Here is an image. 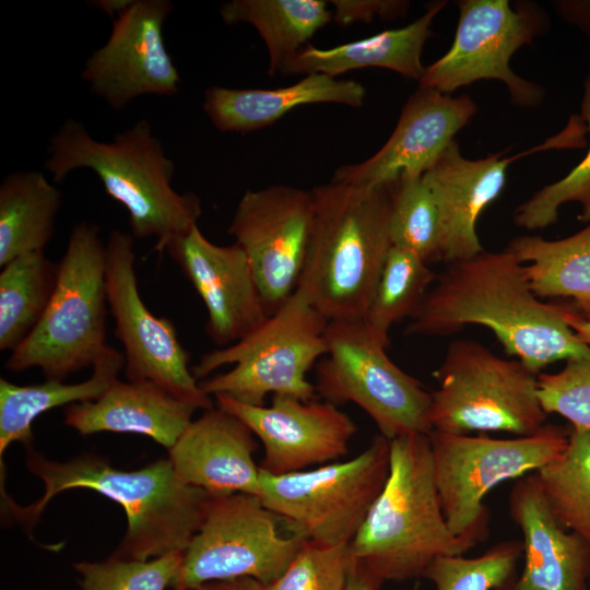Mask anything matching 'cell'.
<instances>
[{
    "label": "cell",
    "mask_w": 590,
    "mask_h": 590,
    "mask_svg": "<svg viewBox=\"0 0 590 590\" xmlns=\"http://www.w3.org/2000/svg\"><path fill=\"white\" fill-rule=\"evenodd\" d=\"M48 153L45 168L55 182L79 168L93 170L105 192L126 209L131 235L156 237L153 249L160 253L201 215L198 196L173 188L174 162L145 119L117 133L111 142H103L69 118L50 138Z\"/></svg>",
    "instance_id": "obj_4"
},
{
    "label": "cell",
    "mask_w": 590,
    "mask_h": 590,
    "mask_svg": "<svg viewBox=\"0 0 590 590\" xmlns=\"http://www.w3.org/2000/svg\"><path fill=\"white\" fill-rule=\"evenodd\" d=\"M107 300L115 320V335L125 353V376L130 381H151L198 409L212 408L189 368L190 355L180 343L174 323L156 317L141 298L134 237L114 229L106 243Z\"/></svg>",
    "instance_id": "obj_14"
},
{
    "label": "cell",
    "mask_w": 590,
    "mask_h": 590,
    "mask_svg": "<svg viewBox=\"0 0 590 590\" xmlns=\"http://www.w3.org/2000/svg\"><path fill=\"white\" fill-rule=\"evenodd\" d=\"M58 264L44 252L20 256L0 273V350L15 351L42 319L54 293Z\"/></svg>",
    "instance_id": "obj_30"
},
{
    "label": "cell",
    "mask_w": 590,
    "mask_h": 590,
    "mask_svg": "<svg viewBox=\"0 0 590 590\" xmlns=\"http://www.w3.org/2000/svg\"><path fill=\"white\" fill-rule=\"evenodd\" d=\"M447 1L428 4L422 16L411 24L387 30L367 38L331 48L308 45L291 56L282 66L283 75L321 73L332 78L350 70L384 68L420 81L425 72L421 57L430 26Z\"/></svg>",
    "instance_id": "obj_25"
},
{
    "label": "cell",
    "mask_w": 590,
    "mask_h": 590,
    "mask_svg": "<svg viewBox=\"0 0 590 590\" xmlns=\"http://www.w3.org/2000/svg\"><path fill=\"white\" fill-rule=\"evenodd\" d=\"M184 552H172L148 560L119 559L80 562L74 569L81 590H166L181 565Z\"/></svg>",
    "instance_id": "obj_36"
},
{
    "label": "cell",
    "mask_w": 590,
    "mask_h": 590,
    "mask_svg": "<svg viewBox=\"0 0 590 590\" xmlns=\"http://www.w3.org/2000/svg\"><path fill=\"white\" fill-rule=\"evenodd\" d=\"M62 194L39 170H17L0 185V267L44 252L55 232Z\"/></svg>",
    "instance_id": "obj_27"
},
{
    "label": "cell",
    "mask_w": 590,
    "mask_h": 590,
    "mask_svg": "<svg viewBox=\"0 0 590 590\" xmlns=\"http://www.w3.org/2000/svg\"><path fill=\"white\" fill-rule=\"evenodd\" d=\"M459 21L449 50L425 68L418 87L444 94L479 80H499L511 102L521 108H536L544 99L540 84L516 74L510 59L523 45L550 27L545 10L532 1L459 0Z\"/></svg>",
    "instance_id": "obj_12"
},
{
    "label": "cell",
    "mask_w": 590,
    "mask_h": 590,
    "mask_svg": "<svg viewBox=\"0 0 590 590\" xmlns=\"http://www.w3.org/2000/svg\"><path fill=\"white\" fill-rule=\"evenodd\" d=\"M191 590H268L267 585L249 577L232 580L213 581L198 586Z\"/></svg>",
    "instance_id": "obj_41"
},
{
    "label": "cell",
    "mask_w": 590,
    "mask_h": 590,
    "mask_svg": "<svg viewBox=\"0 0 590 590\" xmlns=\"http://www.w3.org/2000/svg\"><path fill=\"white\" fill-rule=\"evenodd\" d=\"M509 516L522 533L524 562L505 590H589L590 545L555 518L535 472L516 480Z\"/></svg>",
    "instance_id": "obj_20"
},
{
    "label": "cell",
    "mask_w": 590,
    "mask_h": 590,
    "mask_svg": "<svg viewBox=\"0 0 590 590\" xmlns=\"http://www.w3.org/2000/svg\"><path fill=\"white\" fill-rule=\"evenodd\" d=\"M523 263L538 297H571L577 308L590 306V222L581 231L557 240L519 236L507 247Z\"/></svg>",
    "instance_id": "obj_28"
},
{
    "label": "cell",
    "mask_w": 590,
    "mask_h": 590,
    "mask_svg": "<svg viewBox=\"0 0 590 590\" xmlns=\"http://www.w3.org/2000/svg\"><path fill=\"white\" fill-rule=\"evenodd\" d=\"M477 110L468 95L418 87L404 104L398 123L382 148L369 158L344 165L331 181L376 187L402 175H423Z\"/></svg>",
    "instance_id": "obj_19"
},
{
    "label": "cell",
    "mask_w": 590,
    "mask_h": 590,
    "mask_svg": "<svg viewBox=\"0 0 590 590\" xmlns=\"http://www.w3.org/2000/svg\"><path fill=\"white\" fill-rule=\"evenodd\" d=\"M329 321L303 290L293 295L241 340L204 353L191 370L201 390L250 405L268 394L317 399L306 377L327 354Z\"/></svg>",
    "instance_id": "obj_6"
},
{
    "label": "cell",
    "mask_w": 590,
    "mask_h": 590,
    "mask_svg": "<svg viewBox=\"0 0 590 590\" xmlns=\"http://www.w3.org/2000/svg\"><path fill=\"white\" fill-rule=\"evenodd\" d=\"M447 264L411 316L408 334L442 335L467 324L484 326L535 375L556 361L590 358V346L566 322L564 306L535 296L511 251L483 250Z\"/></svg>",
    "instance_id": "obj_1"
},
{
    "label": "cell",
    "mask_w": 590,
    "mask_h": 590,
    "mask_svg": "<svg viewBox=\"0 0 590 590\" xmlns=\"http://www.w3.org/2000/svg\"><path fill=\"white\" fill-rule=\"evenodd\" d=\"M257 448L253 433L243 421L212 406L192 420L168 449V460L184 483L212 496H260V469L253 459Z\"/></svg>",
    "instance_id": "obj_22"
},
{
    "label": "cell",
    "mask_w": 590,
    "mask_h": 590,
    "mask_svg": "<svg viewBox=\"0 0 590 590\" xmlns=\"http://www.w3.org/2000/svg\"><path fill=\"white\" fill-rule=\"evenodd\" d=\"M504 153L469 160L453 140L423 174L438 210L444 262L465 260L484 250L476 234L477 219L502 193L508 166L528 152L511 157Z\"/></svg>",
    "instance_id": "obj_21"
},
{
    "label": "cell",
    "mask_w": 590,
    "mask_h": 590,
    "mask_svg": "<svg viewBox=\"0 0 590 590\" xmlns=\"http://www.w3.org/2000/svg\"><path fill=\"white\" fill-rule=\"evenodd\" d=\"M172 10L169 0H132L113 20L107 42L85 61L82 79L114 110L142 95L178 93L180 76L164 40Z\"/></svg>",
    "instance_id": "obj_16"
},
{
    "label": "cell",
    "mask_w": 590,
    "mask_h": 590,
    "mask_svg": "<svg viewBox=\"0 0 590 590\" xmlns=\"http://www.w3.org/2000/svg\"><path fill=\"white\" fill-rule=\"evenodd\" d=\"M125 366V356L113 346L93 365L92 375L78 384L46 380L43 384L20 386L0 378V457L12 442L26 448L33 441L32 426L43 413L74 403L99 398L116 380Z\"/></svg>",
    "instance_id": "obj_26"
},
{
    "label": "cell",
    "mask_w": 590,
    "mask_h": 590,
    "mask_svg": "<svg viewBox=\"0 0 590 590\" xmlns=\"http://www.w3.org/2000/svg\"><path fill=\"white\" fill-rule=\"evenodd\" d=\"M556 14L590 40V0L553 1Z\"/></svg>",
    "instance_id": "obj_40"
},
{
    "label": "cell",
    "mask_w": 590,
    "mask_h": 590,
    "mask_svg": "<svg viewBox=\"0 0 590 590\" xmlns=\"http://www.w3.org/2000/svg\"><path fill=\"white\" fill-rule=\"evenodd\" d=\"M326 340L327 354L316 366L318 397L355 403L389 440L432 433V392L388 357L364 321H329Z\"/></svg>",
    "instance_id": "obj_11"
},
{
    "label": "cell",
    "mask_w": 590,
    "mask_h": 590,
    "mask_svg": "<svg viewBox=\"0 0 590 590\" xmlns=\"http://www.w3.org/2000/svg\"><path fill=\"white\" fill-rule=\"evenodd\" d=\"M434 377L439 387L432 392L433 430L529 436L545 425L538 375L518 358L505 359L476 341L457 340Z\"/></svg>",
    "instance_id": "obj_8"
},
{
    "label": "cell",
    "mask_w": 590,
    "mask_h": 590,
    "mask_svg": "<svg viewBox=\"0 0 590 590\" xmlns=\"http://www.w3.org/2000/svg\"><path fill=\"white\" fill-rule=\"evenodd\" d=\"M381 586L377 579L353 560L345 590H379Z\"/></svg>",
    "instance_id": "obj_42"
},
{
    "label": "cell",
    "mask_w": 590,
    "mask_h": 590,
    "mask_svg": "<svg viewBox=\"0 0 590 590\" xmlns=\"http://www.w3.org/2000/svg\"><path fill=\"white\" fill-rule=\"evenodd\" d=\"M353 565L349 544L304 539L295 556L268 590H345Z\"/></svg>",
    "instance_id": "obj_37"
},
{
    "label": "cell",
    "mask_w": 590,
    "mask_h": 590,
    "mask_svg": "<svg viewBox=\"0 0 590 590\" xmlns=\"http://www.w3.org/2000/svg\"><path fill=\"white\" fill-rule=\"evenodd\" d=\"M226 24H251L269 54V74L303 48L333 17L322 0H232L220 8Z\"/></svg>",
    "instance_id": "obj_29"
},
{
    "label": "cell",
    "mask_w": 590,
    "mask_h": 590,
    "mask_svg": "<svg viewBox=\"0 0 590 590\" xmlns=\"http://www.w3.org/2000/svg\"><path fill=\"white\" fill-rule=\"evenodd\" d=\"M217 406L243 421L263 446L260 470L283 475L335 462L349 452L357 427L338 405L273 396L271 404L250 405L215 396Z\"/></svg>",
    "instance_id": "obj_17"
},
{
    "label": "cell",
    "mask_w": 590,
    "mask_h": 590,
    "mask_svg": "<svg viewBox=\"0 0 590 590\" xmlns=\"http://www.w3.org/2000/svg\"><path fill=\"white\" fill-rule=\"evenodd\" d=\"M522 541H502L481 555H448L435 559L423 578L435 590H505L517 577Z\"/></svg>",
    "instance_id": "obj_34"
},
{
    "label": "cell",
    "mask_w": 590,
    "mask_h": 590,
    "mask_svg": "<svg viewBox=\"0 0 590 590\" xmlns=\"http://www.w3.org/2000/svg\"><path fill=\"white\" fill-rule=\"evenodd\" d=\"M26 465L43 481L44 494L21 506L1 489L4 508L12 518L32 529L59 493L74 488L97 492L119 504L127 516L126 534L111 555L119 559L148 560L185 552L202 524L212 496L184 483L168 458L127 471L96 455L55 461L28 447Z\"/></svg>",
    "instance_id": "obj_2"
},
{
    "label": "cell",
    "mask_w": 590,
    "mask_h": 590,
    "mask_svg": "<svg viewBox=\"0 0 590 590\" xmlns=\"http://www.w3.org/2000/svg\"><path fill=\"white\" fill-rule=\"evenodd\" d=\"M580 109V118L590 132V64ZM567 202H578L581 206L578 220L590 222V144L585 157L565 177L541 188L515 210V224L528 231L545 228L557 222L558 210Z\"/></svg>",
    "instance_id": "obj_35"
},
{
    "label": "cell",
    "mask_w": 590,
    "mask_h": 590,
    "mask_svg": "<svg viewBox=\"0 0 590 590\" xmlns=\"http://www.w3.org/2000/svg\"><path fill=\"white\" fill-rule=\"evenodd\" d=\"M436 275L415 252L391 246L364 319L384 346L389 344L391 327L411 318Z\"/></svg>",
    "instance_id": "obj_32"
},
{
    "label": "cell",
    "mask_w": 590,
    "mask_h": 590,
    "mask_svg": "<svg viewBox=\"0 0 590 590\" xmlns=\"http://www.w3.org/2000/svg\"><path fill=\"white\" fill-rule=\"evenodd\" d=\"M389 467L390 440L378 434L346 461L283 475L260 470L259 497L293 534L329 545L349 544L382 491Z\"/></svg>",
    "instance_id": "obj_10"
},
{
    "label": "cell",
    "mask_w": 590,
    "mask_h": 590,
    "mask_svg": "<svg viewBox=\"0 0 590 590\" xmlns=\"http://www.w3.org/2000/svg\"><path fill=\"white\" fill-rule=\"evenodd\" d=\"M333 19L342 26L352 23H369L376 17L392 20L406 14L409 1L400 0H334Z\"/></svg>",
    "instance_id": "obj_39"
},
{
    "label": "cell",
    "mask_w": 590,
    "mask_h": 590,
    "mask_svg": "<svg viewBox=\"0 0 590 590\" xmlns=\"http://www.w3.org/2000/svg\"><path fill=\"white\" fill-rule=\"evenodd\" d=\"M389 235L391 246L415 252L428 266L442 261L438 210L423 175L392 182Z\"/></svg>",
    "instance_id": "obj_33"
},
{
    "label": "cell",
    "mask_w": 590,
    "mask_h": 590,
    "mask_svg": "<svg viewBox=\"0 0 590 590\" xmlns=\"http://www.w3.org/2000/svg\"><path fill=\"white\" fill-rule=\"evenodd\" d=\"M476 544L447 524L434 477L429 436L390 440L387 482L349 543L353 560L381 585L423 577L437 558Z\"/></svg>",
    "instance_id": "obj_5"
},
{
    "label": "cell",
    "mask_w": 590,
    "mask_h": 590,
    "mask_svg": "<svg viewBox=\"0 0 590 590\" xmlns=\"http://www.w3.org/2000/svg\"><path fill=\"white\" fill-rule=\"evenodd\" d=\"M434 477L449 530L476 545L489 534L484 497L499 484L536 472L567 447L569 429L545 424L515 438L432 430Z\"/></svg>",
    "instance_id": "obj_9"
},
{
    "label": "cell",
    "mask_w": 590,
    "mask_h": 590,
    "mask_svg": "<svg viewBox=\"0 0 590 590\" xmlns=\"http://www.w3.org/2000/svg\"><path fill=\"white\" fill-rule=\"evenodd\" d=\"M279 521L259 496H211L170 588L191 590L245 577L268 586L286 569L304 540L281 535Z\"/></svg>",
    "instance_id": "obj_13"
},
{
    "label": "cell",
    "mask_w": 590,
    "mask_h": 590,
    "mask_svg": "<svg viewBox=\"0 0 590 590\" xmlns=\"http://www.w3.org/2000/svg\"><path fill=\"white\" fill-rule=\"evenodd\" d=\"M314 222L311 191L291 186L246 190L227 234L245 251L269 315L297 290Z\"/></svg>",
    "instance_id": "obj_15"
},
{
    "label": "cell",
    "mask_w": 590,
    "mask_h": 590,
    "mask_svg": "<svg viewBox=\"0 0 590 590\" xmlns=\"http://www.w3.org/2000/svg\"><path fill=\"white\" fill-rule=\"evenodd\" d=\"M314 222L298 287L328 321H364L391 248L392 182L311 190Z\"/></svg>",
    "instance_id": "obj_3"
},
{
    "label": "cell",
    "mask_w": 590,
    "mask_h": 590,
    "mask_svg": "<svg viewBox=\"0 0 590 590\" xmlns=\"http://www.w3.org/2000/svg\"><path fill=\"white\" fill-rule=\"evenodd\" d=\"M56 286L36 328L11 353L7 369L40 368L46 380L62 381L92 366L106 351L107 249L99 227L73 225L59 261Z\"/></svg>",
    "instance_id": "obj_7"
},
{
    "label": "cell",
    "mask_w": 590,
    "mask_h": 590,
    "mask_svg": "<svg viewBox=\"0 0 590 590\" xmlns=\"http://www.w3.org/2000/svg\"><path fill=\"white\" fill-rule=\"evenodd\" d=\"M570 306L583 318L590 320V306L577 308L570 304Z\"/></svg>",
    "instance_id": "obj_45"
},
{
    "label": "cell",
    "mask_w": 590,
    "mask_h": 590,
    "mask_svg": "<svg viewBox=\"0 0 590 590\" xmlns=\"http://www.w3.org/2000/svg\"><path fill=\"white\" fill-rule=\"evenodd\" d=\"M165 251L201 297L205 331L220 347L228 346L258 328L270 315L243 248L211 243L198 224L170 239Z\"/></svg>",
    "instance_id": "obj_18"
},
{
    "label": "cell",
    "mask_w": 590,
    "mask_h": 590,
    "mask_svg": "<svg viewBox=\"0 0 590 590\" xmlns=\"http://www.w3.org/2000/svg\"><path fill=\"white\" fill-rule=\"evenodd\" d=\"M589 590H590V578H589Z\"/></svg>",
    "instance_id": "obj_46"
},
{
    "label": "cell",
    "mask_w": 590,
    "mask_h": 590,
    "mask_svg": "<svg viewBox=\"0 0 590 590\" xmlns=\"http://www.w3.org/2000/svg\"><path fill=\"white\" fill-rule=\"evenodd\" d=\"M535 473L558 522L590 545V429L573 426L566 449Z\"/></svg>",
    "instance_id": "obj_31"
},
{
    "label": "cell",
    "mask_w": 590,
    "mask_h": 590,
    "mask_svg": "<svg viewBox=\"0 0 590 590\" xmlns=\"http://www.w3.org/2000/svg\"><path fill=\"white\" fill-rule=\"evenodd\" d=\"M132 0H97L92 1V5L102 9L111 20L123 12Z\"/></svg>",
    "instance_id": "obj_44"
},
{
    "label": "cell",
    "mask_w": 590,
    "mask_h": 590,
    "mask_svg": "<svg viewBox=\"0 0 590 590\" xmlns=\"http://www.w3.org/2000/svg\"><path fill=\"white\" fill-rule=\"evenodd\" d=\"M197 409L151 381L116 379L96 400L68 405L64 424L82 436L101 432L144 435L168 450Z\"/></svg>",
    "instance_id": "obj_23"
},
{
    "label": "cell",
    "mask_w": 590,
    "mask_h": 590,
    "mask_svg": "<svg viewBox=\"0 0 590 590\" xmlns=\"http://www.w3.org/2000/svg\"><path fill=\"white\" fill-rule=\"evenodd\" d=\"M538 387L547 414H559L574 427L590 429V358L567 361L555 374H539Z\"/></svg>",
    "instance_id": "obj_38"
},
{
    "label": "cell",
    "mask_w": 590,
    "mask_h": 590,
    "mask_svg": "<svg viewBox=\"0 0 590 590\" xmlns=\"http://www.w3.org/2000/svg\"><path fill=\"white\" fill-rule=\"evenodd\" d=\"M563 306L568 326L582 342L590 346V320L579 315L570 305Z\"/></svg>",
    "instance_id": "obj_43"
},
{
    "label": "cell",
    "mask_w": 590,
    "mask_h": 590,
    "mask_svg": "<svg viewBox=\"0 0 590 590\" xmlns=\"http://www.w3.org/2000/svg\"><path fill=\"white\" fill-rule=\"evenodd\" d=\"M365 87L353 80L310 73L273 90L212 86L204 92L203 110L223 132H250L268 127L294 108L317 103L361 107Z\"/></svg>",
    "instance_id": "obj_24"
}]
</instances>
